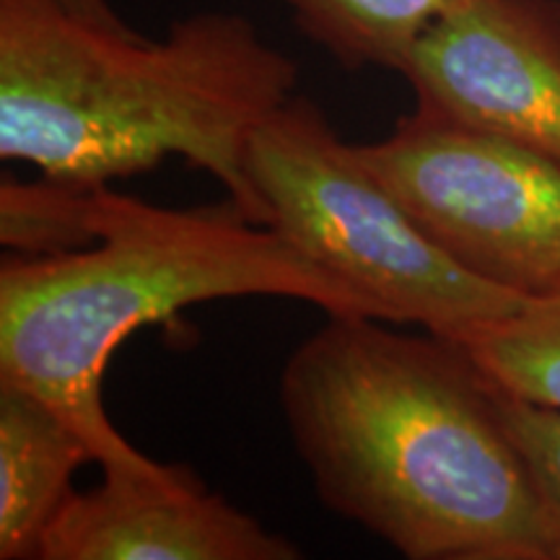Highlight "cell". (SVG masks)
Segmentation results:
<instances>
[{
    "instance_id": "cell-1",
    "label": "cell",
    "mask_w": 560,
    "mask_h": 560,
    "mask_svg": "<svg viewBox=\"0 0 560 560\" xmlns=\"http://www.w3.org/2000/svg\"><path fill=\"white\" fill-rule=\"evenodd\" d=\"M327 314L278 397L314 493L408 560H560L548 509L465 346Z\"/></svg>"
},
{
    "instance_id": "cell-2",
    "label": "cell",
    "mask_w": 560,
    "mask_h": 560,
    "mask_svg": "<svg viewBox=\"0 0 560 560\" xmlns=\"http://www.w3.org/2000/svg\"><path fill=\"white\" fill-rule=\"evenodd\" d=\"M296 86V62L242 13L200 11L145 39L55 0H0V159L47 179L102 187L185 159L268 223L247 149Z\"/></svg>"
},
{
    "instance_id": "cell-3",
    "label": "cell",
    "mask_w": 560,
    "mask_h": 560,
    "mask_svg": "<svg viewBox=\"0 0 560 560\" xmlns=\"http://www.w3.org/2000/svg\"><path fill=\"white\" fill-rule=\"evenodd\" d=\"M272 296L325 314L374 306L234 202L174 210L96 190V240L60 255L0 262V382L13 384L73 425L104 475H156L166 465L138 452L104 410L112 355L159 322L198 304Z\"/></svg>"
},
{
    "instance_id": "cell-4",
    "label": "cell",
    "mask_w": 560,
    "mask_h": 560,
    "mask_svg": "<svg viewBox=\"0 0 560 560\" xmlns=\"http://www.w3.org/2000/svg\"><path fill=\"white\" fill-rule=\"evenodd\" d=\"M247 174L268 226L359 291L384 322L462 342L527 299L446 255L306 96L255 130Z\"/></svg>"
},
{
    "instance_id": "cell-5",
    "label": "cell",
    "mask_w": 560,
    "mask_h": 560,
    "mask_svg": "<svg viewBox=\"0 0 560 560\" xmlns=\"http://www.w3.org/2000/svg\"><path fill=\"white\" fill-rule=\"evenodd\" d=\"M361 159L462 268L522 296L560 283V161L418 107Z\"/></svg>"
},
{
    "instance_id": "cell-6",
    "label": "cell",
    "mask_w": 560,
    "mask_h": 560,
    "mask_svg": "<svg viewBox=\"0 0 560 560\" xmlns=\"http://www.w3.org/2000/svg\"><path fill=\"white\" fill-rule=\"evenodd\" d=\"M400 75L418 107L560 161V0H462Z\"/></svg>"
},
{
    "instance_id": "cell-7",
    "label": "cell",
    "mask_w": 560,
    "mask_h": 560,
    "mask_svg": "<svg viewBox=\"0 0 560 560\" xmlns=\"http://www.w3.org/2000/svg\"><path fill=\"white\" fill-rule=\"evenodd\" d=\"M304 552L185 465L104 475L55 516L42 560H299Z\"/></svg>"
},
{
    "instance_id": "cell-8",
    "label": "cell",
    "mask_w": 560,
    "mask_h": 560,
    "mask_svg": "<svg viewBox=\"0 0 560 560\" xmlns=\"http://www.w3.org/2000/svg\"><path fill=\"white\" fill-rule=\"evenodd\" d=\"M94 452L58 410L0 382V560H42L47 529Z\"/></svg>"
},
{
    "instance_id": "cell-9",
    "label": "cell",
    "mask_w": 560,
    "mask_h": 560,
    "mask_svg": "<svg viewBox=\"0 0 560 560\" xmlns=\"http://www.w3.org/2000/svg\"><path fill=\"white\" fill-rule=\"evenodd\" d=\"M299 32L346 70L400 73L412 47L462 0H280Z\"/></svg>"
},
{
    "instance_id": "cell-10",
    "label": "cell",
    "mask_w": 560,
    "mask_h": 560,
    "mask_svg": "<svg viewBox=\"0 0 560 560\" xmlns=\"http://www.w3.org/2000/svg\"><path fill=\"white\" fill-rule=\"evenodd\" d=\"M495 387L560 410V283L459 342Z\"/></svg>"
},
{
    "instance_id": "cell-11",
    "label": "cell",
    "mask_w": 560,
    "mask_h": 560,
    "mask_svg": "<svg viewBox=\"0 0 560 560\" xmlns=\"http://www.w3.org/2000/svg\"><path fill=\"white\" fill-rule=\"evenodd\" d=\"M96 190L47 177H5L0 182V242L30 257L89 247L96 240Z\"/></svg>"
},
{
    "instance_id": "cell-12",
    "label": "cell",
    "mask_w": 560,
    "mask_h": 560,
    "mask_svg": "<svg viewBox=\"0 0 560 560\" xmlns=\"http://www.w3.org/2000/svg\"><path fill=\"white\" fill-rule=\"evenodd\" d=\"M509 433L527 462L560 545V410L511 397L501 389Z\"/></svg>"
},
{
    "instance_id": "cell-13",
    "label": "cell",
    "mask_w": 560,
    "mask_h": 560,
    "mask_svg": "<svg viewBox=\"0 0 560 560\" xmlns=\"http://www.w3.org/2000/svg\"><path fill=\"white\" fill-rule=\"evenodd\" d=\"M55 3L62 5L68 13H73V16L91 21V24L109 26V30H130V26L117 16V11L112 9L109 0H55Z\"/></svg>"
}]
</instances>
